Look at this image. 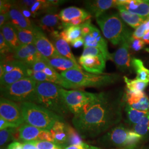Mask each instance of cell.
Returning <instances> with one entry per match:
<instances>
[{
	"mask_svg": "<svg viewBox=\"0 0 149 149\" xmlns=\"http://www.w3.org/2000/svg\"><path fill=\"white\" fill-rule=\"evenodd\" d=\"M34 32L36 34L34 44L42 55L48 59L61 56L40 27L38 26Z\"/></svg>",
	"mask_w": 149,
	"mask_h": 149,
	"instance_id": "obj_12",
	"label": "cell"
},
{
	"mask_svg": "<svg viewBox=\"0 0 149 149\" xmlns=\"http://www.w3.org/2000/svg\"><path fill=\"white\" fill-rule=\"evenodd\" d=\"M82 37L84 40V47H96L101 49L107 54H111L108 52L106 39L95 26L89 34Z\"/></svg>",
	"mask_w": 149,
	"mask_h": 149,
	"instance_id": "obj_20",
	"label": "cell"
},
{
	"mask_svg": "<svg viewBox=\"0 0 149 149\" xmlns=\"http://www.w3.org/2000/svg\"><path fill=\"white\" fill-rule=\"evenodd\" d=\"M53 149H61V148H59V147H58V146H57V147H56V148H54Z\"/></svg>",
	"mask_w": 149,
	"mask_h": 149,
	"instance_id": "obj_54",
	"label": "cell"
},
{
	"mask_svg": "<svg viewBox=\"0 0 149 149\" xmlns=\"http://www.w3.org/2000/svg\"><path fill=\"white\" fill-rule=\"evenodd\" d=\"M59 33V31H54L50 33L54 46L61 56L70 59L74 63L79 64L74 54L71 52L69 43L60 37Z\"/></svg>",
	"mask_w": 149,
	"mask_h": 149,
	"instance_id": "obj_21",
	"label": "cell"
},
{
	"mask_svg": "<svg viewBox=\"0 0 149 149\" xmlns=\"http://www.w3.org/2000/svg\"><path fill=\"white\" fill-rule=\"evenodd\" d=\"M60 19L62 22H69L77 18H91V15L85 10L71 6L62 10L59 14Z\"/></svg>",
	"mask_w": 149,
	"mask_h": 149,
	"instance_id": "obj_24",
	"label": "cell"
},
{
	"mask_svg": "<svg viewBox=\"0 0 149 149\" xmlns=\"http://www.w3.org/2000/svg\"><path fill=\"white\" fill-rule=\"evenodd\" d=\"M9 128H16L13 124L6 120L5 119L0 117V129L1 130Z\"/></svg>",
	"mask_w": 149,
	"mask_h": 149,
	"instance_id": "obj_45",
	"label": "cell"
},
{
	"mask_svg": "<svg viewBox=\"0 0 149 149\" xmlns=\"http://www.w3.org/2000/svg\"><path fill=\"white\" fill-rule=\"evenodd\" d=\"M49 65L48 59L44 57L43 59L38 60L33 64L31 67V69L34 72H43V71Z\"/></svg>",
	"mask_w": 149,
	"mask_h": 149,
	"instance_id": "obj_41",
	"label": "cell"
},
{
	"mask_svg": "<svg viewBox=\"0 0 149 149\" xmlns=\"http://www.w3.org/2000/svg\"><path fill=\"white\" fill-rule=\"evenodd\" d=\"M81 33H82V36L84 37L87 34H89L92 30L94 26L91 23V19L86 21L83 24L80 25Z\"/></svg>",
	"mask_w": 149,
	"mask_h": 149,
	"instance_id": "obj_43",
	"label": "cell"
},
{
	"mask_svg": "<svg viewBox=\"0 0 149 149\" xmlns=\"http://www.w3.org/2000/svg\"><path fill=\"white\" fill-rule=\"evenodd\" d=\"M85 6L91 15L96 18L106 13L110 8L117 7V1L115 0H94L85 1Z\"/></svg>",
	"mask_w": 149,
	"mask_h": 149,
	"instance_id": "obj_19",
	"label": "cell"
},
{
	"mask_svg": "<svg viewBox=\"0 0 149 149\" xmlns=\"http://www.w3.org/2000/svg\"><path fill=\"white\" fill-rule=\"evenodd\" d=\"M37 84L31 77L24 78L11 85L1 87V95L13 102L37 103Z\"/></svg>",
	"mask_w": 149,
	"mask_h": 149,
	"instance_id": "obj_7",
	"label": "cell"
},
{
	"mask_svg": "<svg viewBox=\"0 0 149 149\" xmlns=\"http://www.w3.org/2000/svg\"><path fill=\"white\" fill-rule=\"evenodd\" d=\"M7 149H12V148H11V146L9 145L8 146V148H7Z\"/></svg>",
	"mask_w": 149,
	"mask_h": 149,
	"instance_id": "obj_55",
	"label": "cell"
},
{
	"mask_svg": "<svg viewBox=\"0 0 149 149\" xmlns=\"http://www.w3.org/2000/svg\"><path fill=\"white\" fill-rule=\"evenodd\" d=\"M130 49L129 40L125 41L119 45V47L114 53L111 54V60L122 72L130 71L133 68Z\"/></svg>",
	"mask_w": 149,
	"mask_h": 149,
	"instance_id": "obj_11",
	"label": "cell"
},
{
	"mask_svg": "<svg viewBox=\"0 0 149 149\" xmlns=\"http://www.w3.org/2000/svg\"><path fill=\"white\" fill-rule=\"evenodd\" d=\"M71 45L74 48H79L82 46L83 45H84V40L82 37H79L76 39L74 40L73 42H72L70 43Z\"/></svg>",
	"mask_w": 149,
	"mask_h": 149,
	"instance_id": "obj_47",
	"label": "cell"
},
{
	"mask_svg": "<svg viewBox=\"0 0 149 149\" xmlns=\"http://www.w3.org/2000/svg\"><path fill=\"white\" fill-rule=\"evenodd\" d=\"M29 142L34 145L37 149H53L57 147V146L53 143L47 141L34 140Z\"/></svg>",
	"mask_w": 149,
	"mask_h": 149,
	"instance_id": "obj_39",
	"label": "cell"
},
{
	"mask_svg": "<svg viewBox=\"0 0 149 149\" xmlns=\"http://www.w3.org/2000/svg\"><path fill=\"white\" fill-rule=\"evenodd\" d=\"M106 60L102 57L98 56H80L79 63L80 66L86 72L100 74H103V71L106 68Z\"/></svg>",
	"mask_w": 149,
	"mask_h": 149,
	"instance_id": "obj_14",
	"label": "cell"
},
{
	"mask_svg": "<svg viewBox=\"0 0 149 149\" xmlns=\"http://www.w3.org/2000/svg\"><path fill=\"white\" fill-rule=\"evenodd\" d=\"M13 58L24 63L31 69L33 65L44 57L38 51L34 44L21 45L13 52Z\"/></svg>",
	"mask_w": 149,
	"mask_h": 149,
	"instance_id": "obj_10",
	"label": "cell"
},
{
	"mask_svg": "<svg viewBox=\"0 0 149 149\" xmlns=\"http://www.w3.org/2000/svg\"><path fill=\"white\" fill-rule=\"evenodd\" d=\"M132 129L141 136L143 143L147 141L149 139V113L133 126Z\"/></svg>",
	"mask_w": 149,
	"mask_h": 149,
	"instance_id": "obj_29",
	"label": "cell"
},
{
	"mask_svg": "<svg viewBox=\"0 0 149 149\" xmlns=\"http://www.w3.org/2000/svg\"><path fill=\"white\" fill-rule=\"evenodd\" d=\"M68 145H82L84 141L79 132L69 125L67 124Z\"/></svg>",
	"mask_w": 149,
	"mask_h": 149,
	"instance_id": "obj_35",
	"label": "cell"
},
{
	"mask_svg": "<svg viewBox=\"0 0 149 149\" xmlns=\"http://www.w3.org/2000/svg\"><path fill=\"white\" fill-rule=\"evenodd\" d=\"M60 74L67 82L68 89L101 87L116 82L120 77V76L117 74H94L78 69L63 71Z\"/></svg>",
	"mask_w": 149,
	"mask_h": 149,
	"instance_id": "obj_3",
	"label": "cell"
},
{
	"mask_svg": "<svg viewBox=\"0 0 149 149\" xmlns=\"http://www.w3.org/2000/svg\"><path fill=\"white\" fill-rule=\"evenodd\" d=\"M143 142L138 134L119 124L98 139L97 144L106 149H142Z\"/></svg>",
	"mask_w": 149,
	"mask_h": 149,
	"instance_id": "obj_2",
	"label": "cell"
},
{
	"mask_svg": "<svg viewBox=\"0 0 149 149\" xmlns=\"http://www.w3.org/2000/svg\"><path fill=\"white\" fill-rule=\"evenodd\" d=\"M124 80L127 85V89L133 92H143L149 85V82L136 79L130 80L126 76L124 77Z\"/></svg>",
	"mask_w": 149,
	"mask_h": 149,
	"instance_id": "obj_34",
	"label": "cell"
},
{
	"mask_svg": "<svg viewBox=\"0 0 149 149\" xmlns=\"http://www.w3.org/2000/svg\"><path fill=\"white\" fill-rule=\"evenodd\" d=\"M148 149H149V147L148 148Z\"/></svg>",
	"mask_w": 149,
	"mask_h": 149,
	"instance_id": "obj_56",
	"label": "cell"
},
{
	"mask_svg": "<svg viewBox=\"0 0 149 149\" xmlns=\"http://www.w3.org/2000/svg\"><path fill=\"white\" fill-rule=\"evenodd\" d=\"M1 32L13 52L21 45L17 37L16 28L10 22L6 23L3 27L1 28Z\"/></svg>",
	"mask_w": 149,
	"mask_h": 149,
	"instance_id": "obj_27",
	"label": "cell"
},
{
	"mask_svg": "<svg viewBox=\"0 0 149 149\" xmlns=\"http://www.w3.org/2000/svg\"><path fill=\"white\" fill-rule=\"evenodd\" d=\"M0 117L16 128L24 122L20 107L14 102L2 97L0 100Z\"/></svg>",
	"mask_w": 149,
	"mask_h": 149,
	"instance_id": "obj_9",
	"label": "cell"
},
{
	"mask_svg": "<svg viewBox=\"0 0 149 149\" xmlns=\"http://www.w3.org/2000/svg\"><path fill=\"white\" fill-rule=\"evenodd\" d=\"M15 28L21 45L34 44L36 39V34L34 31L18 28Z\"/></svg>",
	"mask_w": 149,
	"mask_h": 149,
	"instance_id": "obj_33",
	"label": "cell"
},
{
	"mask_svg": "<svg viewBox=\"0 0 149 149\" xmlns=\"http://www.w3.org/2000/svg\"><path fill=\"white\" fill-rule=\"evenodd\" d=\"M49 64L54 68L60 71H65L71 69H78L82 70V67L70 59L59 56L52 59H48Z\"/></svg>",
	"mask_w": 149,
	"mask_h": 149,
	"instance_id": "obj_25",
	"label": "cell"
},
{
	"mask_svg": "<svg viewBox=\"0 0 149 149\" xmlns=\"http://www.w3.org/2000/svg\"><path fill=\"white\" fill-rule=\"evenodd\" d=\"M10 22L9 13H0V27L2 28L6 23Z\"/></svg>",
	"mask_w": 149,
	"mask_h": 149,
	"instance_id": "obj_46",
	"label": "cell"
},
{
	"mask_svg": "<svg viewBox=\"0 0 149 149\" xmlns=\"http://www.w3.org/2000/svg\"><path fill=\"white\" fill-rule=\"evenodd\" d=\"M31 77L34 80H36L37 82H49L53 83V80L52 78L48 76V75H47L43 72H34L32 70Z\"/></svg>",
	"mask_w": 149,
	"mask_h": 149,
	"instance_id": "obj_42",
	"label": "cell"
},
{
	"mask_svg": "<svg viewBox=\"0 0 149 149\" xmlns=\"http://www.w3.org/2000/svg\"><path fill=\"white\" fill-rule=\"evenodd\" d=\"M18 128H9L2 130L0 132V145H2L11 141L14 140V135L18 130Z\"/></svg>",
	"mask_w": 149,
	"mask_h": 149,
	"instance_id": "obj_37",
	"label": "cell"
},
{
	"mask_svg": "<svg viewBox=\"0 0 149 149\" xmlns=\"http://www.w3.org/2000/svg\"><path fill=\"white\" fill-rule=\"evenodd\" d=\"M140 28L143 31L145 34H146L147 32L149 31V17L148 18V19L144 22L143 23H142L140 26Z\"/></svg>",
	"mask_w": 149,
	"mask_h": 149,
	"instance_id": "obj_48",
	"label": "cell"
},
{
	"mask_svg": "<svg viewBox=\"0 0 149 149\" xmlns=\"http://www.w3.org/2000/svg\"><path fill=\"white\" fill-rule=\"evenodd\" d=\"M61 88V86L52 82H37V104L64 118L70 112L60 93Z\"/></svg>",
	"mask_w": 149,
	"mask_h": 149,
	"instance_id": "obj_5",
	"label": "cell"
},
{
	"mask_svg": "<svg viewBox=\"0 0 149 149\" xmlns=\"http://www.w3.org/2000/svg\"><path fill=\"white\" fill-rule=\"evenodd\" d=\"M20 108L25 122L43 130L50 132L57 122H64V118L35 103H22Z\"/></svg>",
	"mask_w": 149,
	"mask_h": 149,
	"instance_id": "obj_6",
	"label": "cell"
},
{
	"mask_svg": "<svg viewBox=\"0 0 149 149\" xmlns=\"http://www.w3.org/2000/svg\"><path fill=\"white\" fill-rule=\"evenodd\" d=\"M64 149H85L82 145H70Z\"/></svg>",
	"mask_w": 149,
	"mask_h": 149,
	"instance_id": "obj_52",
	"label": "cell"
},
{
	"mask_svg": "<svg viewBox=\"0 0 149 149\" xmlns=\"http://www.w3.org/2000/svg\"><path fill=\"white\" fill-rule=\"evenodd\" d=\"M142 39L144 40L146 44H149V31L145 34V35L144 36V37Z\"/></svg>",
	"mask_w": 149,
	"mask_h": 149,
	"instance_id": "obj_53",
	"label": "cell"
},
{
	"mask_svg": "<svg viewBox=\"0 0 149 149\" xmlns=\"http://www.w3.org/2000/svg\"><path fill=\"white\" fill-rule=\"evenodd\" d=\"M60 93L70 113L74 115L81 112L86 105L95 101L99 93L79 90H66L60 88Z\"/></svg>",
	"mask_w": 149,
	"mask_h": 149,
	"instance_id": "obj_8",
	"label": "cell"
},
{
	"mask_svg": "<svg viewBox=\"0 0 149 149\" xmlns=\"http://www.w3.org/2000/svg\"><path fill=\"white\" fill-rule=\"evenodd\" d=\"M96 19L104 36L114 45L129 40L132 36L133 33L117 12H106Z\"/></svg>",
	"mask_w": 149,
	"mask_h": 149,
	"instance_id": "obj_4",
	"label": "cell"
},
{
	"mask_svg": "<svg viewBox=\"0 0 149 149\" xmlns=\"http://www.w3.org/2000/svg\"><path fill=\"white\" fill-rule=\"evenodd\" d=\"M116 7L119 11V15L123 21L135 29L148 18L131 13L121 6L117 5Z\"/></svg>",
	"mask_w": 149,
	"mask_h": 149,
	"instance_id": "obj_26",
	"label": "cell"
},
{
	"mask_svg": "<svg viewBox=\"0 0 149 149\" xmlns=\"http://www.w3.org/2000/svg\"><path fill=\"white\" fill-rule=\"evenodd\" d=\"M124 109L127 116V122L129 125L132 126V127L149 113L135 109L125 103Z\"/></svg>",
	"mask_w": 149,
	"mask_h": 149,
	"instance_id": "obj_30",
	"label": "cell"
},
{
	"mask_svg": "<svg viewBox=\"0 0 149 149\" xmlns=\"http://www.w3.org/2000/svg\"><path fill=\"white\" fill-rule=\"evenodd\" d=\"M111 54H107L101 49L96 47H84L81 56H102L106 60H111Z\"/></svg>",
	"mask_w": 149,
	"mask_h": 149,
	"instance_id": "obj_36",
	"label": "cell"
},
{
	"mask_svg": "<svg viewBox=\"0 0 149 149\" xmlns=\"http://www.w3.org/2000/svg\"><path fill=\"white\" fill-rule=\"evenodd\" d=\"M129 43L130 48H132L133 50L136 52L143 49L146 44V43H145L143 39L135 38L132 36L129 39Z\"/></svg>",
	"mask_w": 149,
	"mask_h": 149,
	"instance_id": "obj_38",
	"label": "cell"
},
{
	"mask_svg": "<svg viewBox=\"0 0 149 149\" xmlns=\"http://www.w3.org/2000/svg\"><path fill=\"white\" fill-rule=\"evenodd\" d=\"M9 17L10 22L15 28L34 31L38 27L22 14L16 1H12V5L9 11Z\"/></svg>",
	"mask_w": 149,
	"mask_h": 149,
	"instance_id": "obj_15",
	"label": "cell"
},
{
	"mask_svg": "<svg viewBox=\"0 0 149 149\" xmlns=\"http://www.w3.org/2000/svg\"><path fill=\"white\" fill-rule=\"evenodd\" d=\"M43 130L28 124H23L19 129V138L24 142L39 140V136Z\"/></svg>",
	"mask_w": 149,
	"mask_h": 149,
	"instance_id": "obj_28",
	"label": "cell"
},
{
	"mask_svg": "<svg viewBox=\"0 0 149 149\" xmlns=\"http://www.w3.org/2000/svg\"><path fill=\"white\" fill-rule=\"evenodd\" d=\"M10 146L12 149H23L22 144L18 142H13L11 143Z\"/></svg>",
	"mask_w": 149,
	"mask_h": 149,
	"instance_id": "obj_51",
	"label": "cell"
},
{
	"mask_svg": "<svg viewBox=\"0 0 149 149\" xmlns=\"http://www.w3.org/2000/svg\"><path fill=\"white\" fill-rule=\"evenodd\" d=\"M54 139V143L58 147L64 149L68 147L67 124L64 122H57L50 131Z\"/></svg>",
	"mask_w": 149,
	"mask_h": 149,
	"instance_id": "obj_22",
	"label": "cell"
},
{
	"mask_svg": "<svg viewBox=\"0 0 149 149\" xmlns=\"http://www.w3.org/2000/svg\"><path fill=\"white\" fill-rule=\"evenodd\" d=\"M0 53L1 56L13 53V50L8 43L6 42L5 39L1 32H0Z\"/></svg>",
	"mask_w": 149,
	"mask_h": 149,
	"instance_id": "obj_40",
	"label": "cell"
},
{
	"mask_svg": "<svg viewBox=\"0 0 149 149\" xmlns=\"http://www.w3.org/2000/svg\"><path fill=\"white\" fill-rule=\"evenodd\" d=\"M120 92H101L95 101L74 115L72 123L84 138H93L119 124L125 102Z\"/></svg>",
	"mask_w": 149,
	"mask_h": 149,
	"instance_id": "obj_1",
	"label": "cell"
},
{
	"mask_svg": "<svg viewBox=\"0 0 149 149\" xmlns=\"http://www.w3.org/2000/svg\"><path fill=\"white\" fill-rule=\"evenodd\" d=\"M32 71L27 64L23 63L11 72L6 73L0 78L1 87L11 85L22 79L31 77Z\"/></svg>",
	"mask_w": 149,
	"mask_h": 149,
	"instance_id": "obj_16",
	"label": "cell"
},
{
	"mask_svg": "<svg viewBox=\"0 0 149 149\" xmlns=\"http://www.w3.org/2000/svg\"><path fill=\"white\" fill-rule=\"evenodd\" d=\"M39 27L42 29L49 32V34L58 30H63L62 22L61 21L59 15L55 13H47L42 17L39 21Z\"/></svg>",
	"mask_w": 149,
	"mask_h": 149,
	"instance_id": "obj_23",
	"label": "cell"
},
{
	"mask_svg": "<svg viewBox=\"0 0 149 149\" xmlns=\"http://www.w3.org/2000/svg\"><path fill=\"white\" fill-rule=\"evenodd\" d=\"M39 140L47 141L49 142H52L54 143V139L52 135L50 132L43 130L39 136Z\"/></svg>",
	"mask_w": 149,
	"mask_h": 149,
	"instance_id": "obj_44",
	"label": "cell"
},
{
	"mask_svg": "<svg viewBox=\"0 0 149 149\" xmlns=\"http://www.w3.org/2000/svg\"><path fill=\"white\" fill-rule=\"evenodd\" d=\"M117 5L122 6L131 13L149 17V0H118Z\"/></svg>",
	"mask_w": 149,
	"mask_h": 149,
	"instance_id": "obj_18",
	"label": "cell"
},
{
	"mask_svg": "<svg viewBox=\"0 0 149 149\" xmlns=\"http://www.w3.org/2000/svg\"><path fill=\"white\" fill-rule=\"evenodd\" d=\"M60 37L68 43H71L74 40L82 36L80 26H70L60 32Z\"/></svg>",
	"mask_w": 149,
	"mask_h": 149,
	"instance_id": "obj_32",
	"label": "cell"
},
{
	"mask_svg": "<svg viewBox=\"0 0 149 149\" xmlns=\"http://www.w3.org/2000/svg\"><path fill=\"white\" fill-rule=\"evenodd\" d=\"M17 3L28 8L31 12L34 18L43 13H55L57 11L56 7L50 5L48 1L24 0Z\"/></svg>",
	"mask_w": 149,
	"mask_h": 149,
	"instance_id": "obj_17",
	"label": "cell"
},
{
	"mask_svg": "<svg viewBox=\"0 0 149 149\" xmlns=\"http://www.w3.org/2000/svg\"><path fill=\"white\" fill-rule=\"evenodd\" d=\"M49 4L53 7H56L63 4L66 1H61V0H48Z\"/></svg>",
	"mask_w": 149,
	"mask_h": 149,
	"instance_id": "obj_49",
	"label": "cell"
},
{
	"mask_svg": "<svg viewBox=\"0 0 149 149\" xmlns=\"http://www.w3.org/2000/svg\"><path fill=\"white\" fill-rule=\"evenodd\" d=\"M132 64L133 69L136 73L135 79L149 83V70L145 67L143 62L140 59L133 58Z\"/></svg>",
	"mask_w": 149,
	"mask_h": 149,
	"instance_id": "obj_31",
	"label": "cell"
},
{
	"mask_svg": "<svg viewBox=\"0 0 149 149\" xmlns=\"http://www.w3.org/2000/svg\"><path fill=\"white\" fill-rule=\"evenodd\" d=\"M123 98L125 104L141 112L149 113V98L143 92H133L126 89Z\"/></svg>",
	"mask_w": 149,
	"mask_h": 149,
	"instance_id": "obj_13",
	"label": "cell"
},
{
	"mask_svg": "<svg viewBox=\"0 0 149 149\" xmlns=\"http://www.w3.org/2000/svg\"><path fill=\"white\" fill-rule=\"evenodd\" d=\"M23 149H37V148L31 144L29 141H25L23 144Z\"/></svg>",
	"mask_w": 149,
	"mask_h": 149,
	"instance_id": "obj_50",
	"label": "cell"
}]
</instances>
